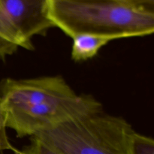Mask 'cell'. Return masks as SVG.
<instances>
[{"label": "cell", "mask_w": 154, "mask_h": 154, "mask_svg": "<svg viewBox=\"0 0 154 154\" xmlns=\"http://www.w3.org/2000/svg\"><path fill=\"white\" fill-rule=\"evenodd\" d=\"M102 111L92 96L76 94L60 76L6 78L0 83V116L18 138L33 137L70 120Z\"/></svg>", "instance_id": "1"}, {"label": "cell", "mask_w": 154, "mask_h": 154, "mask_svg": "<svg viewBox=\"0 0 154 154\" xmlns=\"http://www.w3.org/2000/svg\"><path fill=\"white\" fill-rule=\"evenodd\" d=\"M54 26L71 38L78 34L112 38L138 37L154 31V14L119 0H64L51 3Z\"/></svg>", "instance_id": "2"}, {"label": "cell", "mask_w": 154, "mask_h": 154, "mask_svg": "<svg viewBox=\"0 0 154 154\" xmlns=\"http://www.w3.org/2000/svg\"><path fill=\"white\" fill-rule=\"evenodd\" d=\"M134 132L126 120L102 111L66 122L33 137L59 154H130Z\"/></svg>", "instance_id": "3"}, {"label": "cell", "mask_w": 154, "mask_h": 154, "mask_svg": "<svg viewBox=\"0 0 154 154\" xmlns=\"http://www.w3.org/2000/svg\"><path fill=\"white\" fill-rule=\"evenodd\" d=\"M50 0H0V58L18 48H32L31 38L54 27Z\"/></svg>", "instance_id": "4"}, {"label": "cell", "mask_w": 154, "mask_h": 154, "mask_svg": "<svg viewBox=\"0 0 154 154\" xmlns=\"http://www.w3.org/2000/svg\"><path fill=\"white\" fill-rule=\"evenodd\" d=\"M72 38V58L75 61H83L93 58L102 47L113 41L111 38L87 33L75 35Z\"/></svg>", "instance_id": "5"}, {"label": "cell", "mask_w": 154, "mask_h": 154, "mask_svg": "<svg viewBox=\"0 0 154 154\" xmlns=\"http://www.w3.org/2000/svg\"><path fill=\"white\" fill-rule=\"evenodd\" d=\"M130 154H154L153 138L134 132L130 141Z\"/></svg>", "instance_id": "6"}, {"label": "cell", "mask_w": 154, "mask_h": 154, "mask_svg": "<svg viewBox=\"0 0 154 154\" xmlns=\"http://www.w3.org/2000/svg\"><path fill=\"white\" fill-rule=\"evenodd\" d=\"M17 154H59L38 138L32 137L31 142Z\"/></svg>", "instance_id": "7"}, {"label": "cell", "mask_w": 154, "mask_h": 154, "mask_svg": "<svg viewBox=\"0 0 154 154\" xmlns=\"http://www.w3.org/2000/svg\"><path fill=\"white\" fill-rule=\"evenodd\" d=\"M119 1L138 10L154 14V0H119Z\"/></svg>", "instance_id": "8"}, {"label": "cell", "mask_w": 154, "mask_h": 154, "mask_svg": "<svg viewBox=\"0 0 154 154\" xmlns=\"http://www.w3.org/2000/svg\"><path fill=\"white\" fill-rule=\"evenodd\" d=\"M15 150L8 138L7 134H6V128L0 116V151L3 152L4 150Z\"/></svg>", "instance_id": "9"}, {"label": "cell", "mask_w": 154, "mask_h": 154, "mask_svg": "<svg viewBox=\"0 0 154 154\" xmlns=\"http://www.w3.org/2000/svg\"><path fill=\"white\" fill-rule=\"evenodd\" d=\"M51 2H59V1H64V0H50Z\"/></svg>", "instance_id": "10"}, {"label": "cell", "mask_w": 154, "mask_h": 154, "mask_svg": "<svg viewBox=\"0 0 154 154\" xmlns=\"http://www.w3.org/2000/svg\"><path fill=\"white\" fill-rule=\"evenodd\" d=\"M0 154H2V152L0 151ZM16 154H17V152H16Z\"/></svg>", "instance_id": "11"}]
</instances>
